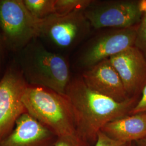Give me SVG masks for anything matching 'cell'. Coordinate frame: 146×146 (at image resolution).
I'll use <instances>...</instances> for the list:
<instances>
[{
	"mask_svg": "<svg viewBox=\"0 0 146 146\" xmlns=\"http://www.w3.org/2000/svg\"><path fill=\"white\" fill-rule=\"evenodd\" d=\"M65 94L73 108L77 133L93 146L104 125L129 115L140 98L116 101L90 89L81 77L71 78Z\"/></svg>",
	"mask_w": 146,
	"mask_h": 146,
	"instance_id": "1",
	"label": "cell"
},
{
	"mask_svg": "<svg viewBox=\"0 0 146 146\" xmlns=\"http://www.w3.org/2000/svg\"><path fill=\"white\" fill-rule=\"evenodd\" d=\"M13 58L29 86L43 87L65 94L72 78L64 54L50 50L37 38Z\"/></svg>",
	"mask_w": 146,
	"mask_h": 146,
	"instance_id": "2",
	"label": "cell"
},
{
	"mask_svg": "<svg viewBox=\"0 0 146 146\" xmlns=\"http://www.w3.org/2000/svg\"><path fill=\"white\" fill-rule=\"evenodd\" d=\"M27 112L57 137L76 132L71 104L66 94L28 86L22 97Z\"/></svg>",
	"mask_w": 146,
	"mask_h": 146,
	"instance_id": "3",
	"label": "cell"
},
{
	"mask_svg": "<svg viewBox=\"0 0 146 146\" xmlns=\"http://www.w3.org/2000/svg\"><path fill=\"white\" fill-rule=\"evenodd\" d=\"M91 28L84 11L54 14L41 20L38 38L50 50L63 54L83 40Z\"/></svg>",
	"mask_w": 146,
	"mask_h": 146,
	"instance_id": "4",
	"label": "cell"
},
{
	"mask_svg": "<svg viewBox=\"0 0 146 146\" xmlns=\"http://www.w3.org/2000/svg\"><path fill=\"white\" fill-rule=\"evenodd\" d=\"M41 21L29 12L22 0H0V29L12 56L38 38Z\"/></svg>",
	"mask_w": 146,
	"mask_h": 146,
	"instance_id": "5",
	"label": "cell"
},
{
	"mask_svg": "<svg viewBox=\"0 0 146 146\" xmlns=\"http://www.w3.org/2000/svg\"><path fill=\"white\" fill-rule=\"evenodd\" d=\"M28 86L12 57L0 79V141L13 131L17 120L27 113L22 97Z\"/></svg>",
	"mask_w": 146,
	"mask_h": 146,
	"instance_id": "6",
	"label": "cell"
},
{
	"mask_svg": "<svg viewBox=\"0 0 146 146\" xmlns=\"http://www.w3.org/2000/svg\"><path fill=\"white\" fill-rule=\"evenodd\" d=\"M84 13L92 27L96 29L129 28L141 20V0L93 1Z\"/></svg>",
	"mask_w": 146,
	"mask_h": 146,
	"instance_id": "7",
	"label": "cell"
},
{
	"mask_svg": "<svg viewBox=\"0 0 146 146\" xmlns=\"http://www.w3.org/2000/svg\"><path fill=\"white\" fill-rule=\"evenodd\" d=\"M138 25L114 29L95 36L84 48L80 57V64L86 69L134 46Z\"/></svg>",
	"mask_w": 146,
	"mask_h": 146,
	"instance_id": "8",
	"label": "cell"
},
{
	"mask_svg": "<svg viewBox=\"0 0 146 146\" xmlns=\"http://www.w3.org/2000/svg\"><path fill=\"white\" fill-rule=\"evenodd\" d=\"M130 98L140 97L146 85V58L135 46L110 58Z\"/></svg>",
	"mask_w": 146,
	"mask_h": 146,
	"instance_id": "9",
	"label": "cell"
},
{
	"mask_svg": "<svg viewBox=\"0 0 146 146\" xmlns=\"http://www.w3.org/2000/svg\"><path fill=\"white\" fill-rule=\"evenodd\" d=\"M81 77L90 89L116 101L123 102L131 99L110 58L85 69Z\"/></svg>",
	"mask_w": 146,
	"mask_h": 146,
	"instance_id": "10",
	"label": "cell"
},
{
	"mask_svg": "<svg viewBox=\"0 0 146 146\" xmlns=\"http://www.w3.org/2000/svg\"><path fill=\"white\" fill-rule=\"evenodd\" d=\"M57 136L27 112L17 120L13 131L0 146H54Z\"/></svg>",
	"mask_w": 146,
	"mask_h": 146,
	"instance_id": "11",
	"label": "cell"
},
{
	"mask_svg": "<svg viewBox=\"0 0 146 146\" xmlns=\"http://www.w3.org/2000/svg\"><path fill=\"white\" fill-rule=\"evenodd\" d=\"M101 131L112 140L135 142L146 137V113L129 114L112 121Z\"/></svg>",
	"mask_w": 146,
	"mask_h": 146,
	"instance_id": "12",
	"label": "cell"
},
{
	"mask_svg": "<svg viewBox=\"0 0 146 146\" xmlns=\"http://www.w3.org/2000/svg\"><path fill=\"white\" fill-rule=\"evenodd\" d=\"M27 10L34 17L43 20L55 14V0H22Z\"/></svg>",
	"mask_w": 146,
	"mask_h": 146,
	"instance_id": "13",
	"label": "cell"
},
{
	"mask_svg": "<svg viewBox=\"0 0 146 146\" xmlns=\"http://www.w3.org/2000/svg\"><path fill=\"white\" fill-rule=\"evenodd\" d=\"M93 2V0H55V14L66 15L74 11H84Z\"/></svg>",
	"mask_w": 146,
	"mask_h": 146,
	"instance_id": "14",
	"label": "cell"
},
{
	"mask_svg": "<svg viewBox=\"0 0 146 146\" xmlns=\"http://www.w3.org/2000/svg\"><path fill=\"white\" fill-rule=\"evenodd\" d=\"M142 17L138 24L134 46L137 48L146 58V0H141Z\"/></svg>",
	"mask_w": 146,
	"mask_h": 146,
	"instance_id": "15",
	"label": "cell"
},
{
	"mask_svg": "<svg viewBox=\"0 0 146 146\" xmlns=\"http://www.w3.org/2000/svg\"><path fill=\"white\" fill-rule=\"evenodd\" d=\"M54 146H94L78 133L58 137Z\"/></svg>",
	"mask_w": 146,
	"mask_h": 146,
	"instance_id": "16",
	"label": "cell"
},
{
	"mask_svg": "<svg viewBox=\"0 0 146 146\" xmlns=\"http://www.w3.org/2000/svg\"><path fill=\"white\" fill-rule=\"evenodd\" d=\"M13 56L9 52L3 35L0 29V79L5 73V70Z\"/></svg>",
	"mask_w": 146,
	"mask_h": 146,
	"instance_id": "17",
	"label": "cell"
},
{
	"mask_svg": "<svg viewBox=\"0 0 146 146\" xmlns=\"http://www.w3.org/2000/svg\"><path fill=\"white\" fill-rule=\"evenodd\" d=\"M128 143L112 140L100 131L94 146H127Z\"/></svg>",
	"mask_w": 146,
	"mask_h": 146,
	"instance_id": "18",
	"label": "cell"
},
{
	"mask_svg": "<svg viewBox=\"0 0 146 146\" xmlns=\"http://www.w3.org/2000/svg\"><path fill=\"white\" fill-rule=\"evenodd\" d=\"M146 113V85L141 93V96L130 114Z\"/></svg>",
	"mask_w": 146,
	"mask_h": 146,
	"instance_id": "19",
	"label": "cell"
},
{
	"mask_svg": "<svg viewBox=\"0 0 146 146\" xmlns=\"http://www.w3.org/2000/svg\"><path fill=\"white\" fill-rule=\"evenodd\" d=\"M135 146H146V137L141 140L134 142Z\"/></svg>",
	"mask_w": 146,
	"mask_h": 146,
	"instance_id": "20",
	"label": "cell"
},
{
	"mask_svg": "<svg viewBox=\"0 0 146 146\" xmlns=\"http://www.w3.org/2000/svg\"><path fill=\"white\" fill-rule=\"evenodd\" d=\"M127 146H135V144L134 142H130V143H128L127 144Z\"/></svg>",
	"mask_w": 146,
	"mask_h": 146,
	"instance_id": "21",
	"label": "cell"
}]
</instances>
